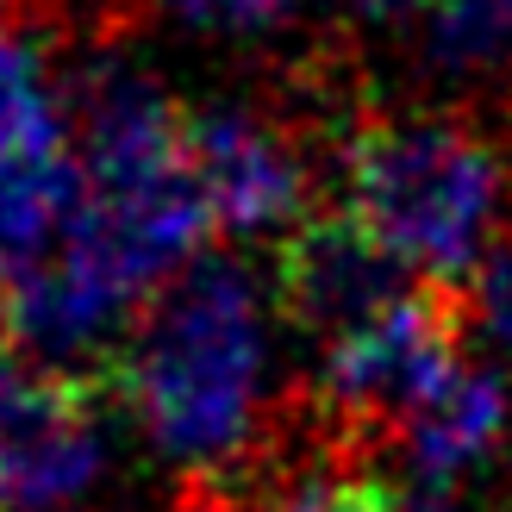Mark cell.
<instances>
[{
	"instance_id": "cell-6",
	"label": "cell",
	"mask_w": 512,
	"mask_h": 512,
	"mask_svg": "<svg viewBox=\"0 0 512 512\" xmlns=\"http://www.w3.org/2000/svg\"><path fill=\"white\" fill-rule=\"evenodd\" d=\"M506 444H512V381L494 375L488 363H469V356L394 438L406 488L431 494H463V481L481 475L494 456H506Z\"/></svg>"
},
{
	"instance_id": "cell-9",
	"label": "cell",
	"mask_w": 512,
	"mask_h": 512,
	"mask_svg": "<svg viewBox=\"0 0 512 512\" xmlns=\"http://www.w3.org/2000/svg\"><path fill=\"white\" fill-rule=\"evenodd\" d=\"M512 57V0H431L425 63L450 82H475Z\"/></svg>"
},
{
	"instance_id": "cell-10",
	"label": "cell",
	"mask_w": 512,
	"mask_h": 512,
	"mask_svg": "<svg viewBox=\"0 0 512 512\" xmlns=\"http://www.w3.org/2000/svg\"><path fill=\"white\" fill-rule=\"evenodd\" d=\"M157 7L175 13L182 25H200V32L256 38V32H275L294 13V0H157Z\"/></svg>"
},
{
	"instance_id": "cell-11",
	"label": "cell",
	"mask_w": 512,
	"mask_h": 512,
	"mask_svg": "<svg viewBox=\"0 0 512 512\" xmlns=\"http://www.w3.org/2000/svg\"><path fill=\"white\" fill-rule=\"evenodd\" d=\"M469 300H475V325H488L494 344L512 356V244L494 256L488 269H481V281L469 288Z\"/></svg>"
},
{
	"instance_id": "cell-5",
	"label": "cell",
	"mask_w": 512,
	"mask_h": 512,
	"mask_svg": "<svg viewBox=\"0 0 512 512\" xmlns=\"http://www.w3.org/2000/svg\"><path fill=\"white\" fill-rule=\"evenodd\" d=\"M275 306L281 319L306 338H319L325 350L344 344L350 331L375 325L381 313L419 288V275H406L388 250H381L344 207L306 213L269 256Z\"/></svg>"
},
{
	"instance_id": "cell-2",
	"label": "cell",
	"mask_w": 512,
	"mask_h": 512,
	"mask_svg": "<svg viewBox=\"0 0 512 512\" xmlns=\"http://www.w3.org/2000/svg\"><path fill=\"white\" fill-rule=\"evenodd\" d=\"M338 207L438 288H475L512 244V132L494 138L463 113L369 107L338 150Z\"/></svg>"
},
{
	"instance_id": "cell-3",
	"label": "cell",
	"mask_w": 512,
	"mask_h": 512,
	"mask_svg": "<svg viewBox=\"0 0 512 512\" xmlns=\"http://www.w3.org/2000/svg\"><path fill=\"white\" fill-rule=\"evenodd\" d=\"M475 325L469 288H438L419 281L394 313H381L375 325L350 331L344 344L325 350L319 388L306 394L319 406V419L331 425L356 463L369 450L394 444L400 425L463 369V338Z\"/></svg>"
},
{
	"instance_id": "cell-1",
	"label": "cell",
	"mask_w": 512,
	"mask_h": 512,
	"mask_svg": "<svg viewBox=\"0 0 512 512\" xmlns=\"http://www.w3.org/2000/svg\"><path fill=\"white\" fill-rule=\"evenodd\" d=\"M269 331L238 256H200L138 313L113 363L119 406L188 481H232L263 444Z\"/></svg>"
},
{
	"instance_id": "cell-4",
	"label": "cell",
	"mask_w": 512,
	"mask_h": 512,
	"mask_svg": "<svg viewBox=\"0 0 512 512\" xmlns=\"http://www.w3.org/2000/svg\"><path fill=\"white\" fill-rule=\"evenodd\" d=\"M313 132L275 100L188 107V169L225 238H288L313 194Z\"/></svg>"
},
{
	"instance_id": "cell-12",
	"label": "cell",
	"mask_w": 512,
	"mask_h": 512,
	"mask_svg": "<svg viewBox=\"0 0 512 512\" xmlns=\"http://www.w3.org/2000/svg\"><path fill=\"white\" fill-rule=\"evenodd\" d=\"M169 512H244V494L238 481H188V494Z\"/></svg>"
},
{
	"instance_id": "cell-7",
	"label": "cell",
	"mask_w": 512,
	"mask_h": 512,
	"mask_svg": "<svg viewBox=\"0 0 512 512\" xmlns=\"http://www.w3.org/2000/svg\"><path fill=\"white\" fill-rule=\"evenodd\" d=\"M263 450L269 463H256V494H244V512H394V488H381L331 438L313 400H300L275 431H263Z\"/></svg>"
},
{
	"instance_id": "cell-8",
	"label": "cell",
	"mask_w": 512,
	"mask_h": 512,
	"mask_svg": "<svg viewBox=\"0 0 512 512\" xmlns=\"http://www.w3.org/2000/svg\"><path fill=\"white\" fill-rule=\"evenodd\" d=\"M69 144L63 100L50 94V50L32 25H0V175Z\"/></svg>"
},
{
	"instance_id": "cell-13",
	"label": "cell",
	"mask_w": 512,
	"mask_h": 512,
	"mask_svg": "<svg viewBox=\"0 0 512 512\" xmlns=\"http://www.w3.org/2000/svg\"><path fill=\"white\" fill-rule=\"evenodd\" d=\"M350 13L369 25H406V19H425L431 0H350Z\"/></svg>"
},
{
	"instance_id": "cell-14",
	"label": "cell",
	"mask_w": 512,
	"mask_h": 512,
	"mask_svg": "<svg viewBox=\"0 0 512 512\" xmlns=\"http://www.w3.org/2000/svg\"><path fill=\"white\" fill-rule=\"evenodd\" d=\"M394 512H469L463 494H431V488H400Z\"/></svg>"
}]
</instances>
